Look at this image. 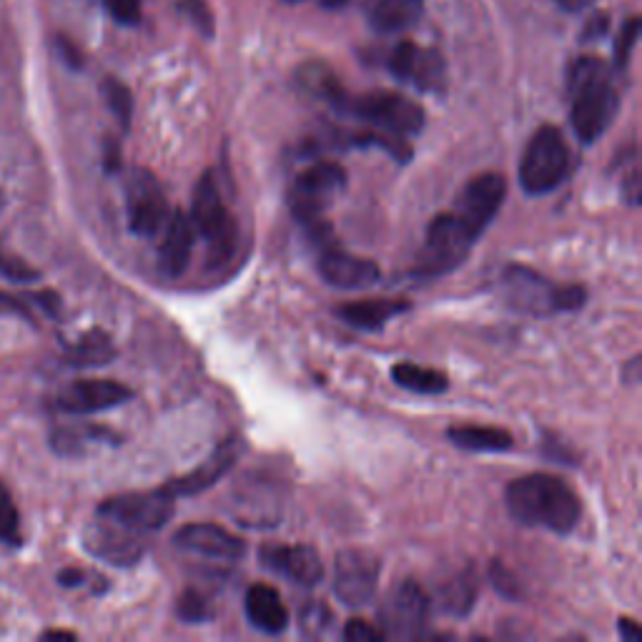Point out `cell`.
I'll return each mask as SVG.
<instances>
[{
  "mask_svg": "<svg viewBox=\"0 0 642 642\" xmlns=\"http://www.w3.org/2000/svg\"><path fill=\"white\" fill-rule=\"evenodd\" d=\"M174 545L181 552H186V555L213 560V562H226V565L229 562L241 560L246 552L244 540L211 522L184 524V528L174 534Z\"/></svg>",
  "mask_w": 642,
  "mask_h": 642,
  "instance_id": "cell-17",
  "label": "cell"
},
{
  "mask_svg": "<svg viewBox=\"0 0 642 642\" xmlns=\"http://www.w3.org/2000/svg\"><path fill=\"white\" fill-rule=\"evenodd\" d=\"M244 610L248 622L264 635H281L289 628V610L276 587L256 583L246 590Z\"/></svg>",
  "mask_w": 642,
  "mask_h": 642,
  "instance_id": "cell-21",
  "label": "cell"
},
{
  "mask_svg": "<svg viewBox=\"0 0 642 642\" xmlns=\"http://www.w3.org/2000/svg\"><path fill=\"white\" fill-rule=\"evenodd\" d=\"M101 93H103L106 106H109V111L115 115V121L121 123V129L129 131L131 119H133V96L129 91V86L123 84V80L109 76V78H103Z\"/></svg>",
  "mask_w": 642,
  "mask_h": 642,
  "instance_id": "cell-31",
  "label": "cell"
},
{
  "mask_svg": "<svg viewBox=\"0 0 642 642\" xmlns=\"http://www.w3.org/2000/svg\"><path fill=\"white\" fill-rule=\"evenodd\" d=\"M346 189V171L334 160H317L307 166L305 171L297 174L287 201L294 213V219L305 226H314L324 221L326 211L334 207V201Z\"/></svg>",
  "mask_w": 642,
  "mask_h": 642,
  "instance_id": "cell-7",
  "label": "cell"
},
{
  "mask_svg": "<svg viewBox=\"0 0 642 642\" xmlns=\"http://www.w3.org/2000/svg\"><path fill=\"white\" fill-rule=\"evenodd\" d=\"M339 113L352 115L364 126L389 133V136L409 139L424 129V111L412 98L389 91H374L364 96H350L336 109Z\"/></svg>",
  "mask_w": 642,
  "mask_h": 642,
  "instance_id": "cell-5",
  "label": "cell"
},
{
  "mask_svg": "<svg viewBox=\"0 0 642 642\" xmlns=\"http://www.w3.org/2000/svg\"><path fill=\"white\" fill-rule=\"evenodd\" d=\"M181 11L186 15L193 18L196 29H199L201 33L211 35V31H213V18H211L209 8H207V3H203V0H181Z\"/></svg>",
  "mask_w": 642,
  "mask_h": 642,
  "instance_id": "cell-41",
  "label": "cell"
},
{
  "mask_svg": "<svg viewBox=\"0 0 642 642\" xmlns=\"http://www.w3.org/2000/svg\"><path fill=\"white\" fill-rule=\"evenodd\" d=\"M133 397V391L113 379H76L64 387L53 399L58 412L70 417H86L106 409L121 407Z\"/></svg>",
  "mask_w": 642,
  "mask_h": 642,
  "instance_id": "cell-16",
  "label": "cell"
},
{
  "mask_svg": "<svg viewBox=\"0 0 642 642\" xmlns=\"http://www.w3.org/2000/svg\"><path fill=\"white\" fill-rule=\"evenodd\" d=\"M321 5L326 8V11H339V8H344L350 0H319Z\"/></svg>",
  "mask_w": 642,
  "mask_h": 642,
  "instance_id": "cell-51",
  "label": "cell"
},
{
  "mask_svg": "<svg viewBox=\"0 0 642 642\" xmlns=\"http://www.w3.org/2000/svg\"><path fill=\"white\" fill-rule=\"evenodd\" d=\"M176 615L189 626H199V622H209L213 618L211 605L207 602V597L196 590H186L181 597H178L176 605Z\"/></svg>",
  "mask_w": 642,
  "mask_h": 642,
  "instance_id": "cell-33",
  "label": "cell"
},
{
  "mask_svg": "<svg viewBox=\"0 0 642 642\" xmlns=\"http://www.w3.org/2000/svg\"><path fill=\"white\" fill-rule=\"evenodd\" d=\"M424 13V0H377L369 23L377 33L409 31Z\"/></svg>",
  "mask_w": 642,
  "mask_h": 642,
  "instance_id": "cell-25",
  "label": "cell"
},
{
  "mask_svg": "<svg viewBox=\"0 0 642 642\" xmlns=\"http://www.w3.org/2000/svg\"><path fill=\"white\" fill-rule=\"evenodd\" d=\"M196 244V229L189 213L171 211V219L160 234L158 246V269L166 279H178L186 269H189L191 254Z\"/></svg>",
  "mask_w": 642,
  "mask_h": 642,
  "instance_id": "cell-20",
  "label": "cell"
},
{
  "mask_svg": "<svg viewBox=\"0 0 642 642\" xmlns=\"http://www.w3.org/2000/svg\"><path fill=\"white\" fill-rule=\"evenodd\" d=\"M33 305L29 297H15V294L0 291V314H13L25 321H33Z\"/></svg>",
  "mask_w": 642,
  "mask_h": 642,
  "instance_id": "cell-40",
  "label": "cell"
},
{
  "mask_svg": "<svg viewBox=\"0 0 642 642\" xmlns=\"http://www.w3.org/2000/svg\"><path fill=\"white\" fill-rule=\"evenodd\" d=\"M381 562L369 550H342L334 565V595L346 608H364L377 597Z\"/></svg>",
  "mask_w": 642,
  "mask_h": 642,
  "instance_id": "cell-12",
  "label": "cell"
},
{
  "mask_svg": "<svg viewBox=\"0 0 642 642\" xmlns=\"http://www.w3.org/2000/svg\"><path fill=\"white\" fill-rule=\"evenodd\" d=\"M342 635H344V640H350V642H381V640H387V635L381 632V628L372 626V622L359 620V618H354V620L346 622Z\"/></svg>",
  "mask_w": 642,
  "mask_h": 642,
  "instance_id": "cell-39",
  "label": "cell"
},
{
  "mask_svg": "<svg viewBox=\"0 0 642 642\" xmlns=\"http://www.w3.org/2000/svg\"><path fill=\"white\" fill-rule=\"evenodd\" d=\"M475 244L477 239L469 234L467 226L452 211H444L440 217H434L432 224L427 226L424 244L419 248L412 274L417 279H440V276H447L467 262Z\"/></svg>",
  "mask_w": 642,
  "mask_h": 642,
  "instance_id": "cell-6",
  "label": "cell"
},
{
  "mask_svg": "<svg viewBox=\"0 0 642 642\" xmlns=\"http://www.w3.org/2000/svg\"><path fill=\"white\" fill-rule=\"evenodd\" d=\"M56 51H58V56L64 58V64L68 68H74V70L84 68V53H80L76 43L68 41L66 35H58V38H56Z\"/></svg>",
  "mask_w": 642,
  "mask_h": 642,
  "instance_id": "cell-43",
  "label": "cell"
},
{
  "mask_svg": "<svg viewBox=\"0 0 642 642\" xmlns=\"http://www.w3.org/2000/svg\"><path fill=\"white\" fill-rule=\"evenodd\" d=\"M608 29H610V18H608V13H597V15H593L590 21H587V25H585V31H583V41H597V38H602L605 33H608Z\"/></svg>",
  "mask_w": 642,
  "mask_h": 642,
  "instance_id": "cell-44",
  "label": "cell"
},
{
  "mask_svg": "<svg viewBox=\"0 0 642 642\" xmlns=\"http://www.w3.org/2000/svg\"><path fill=\"white\" fill-rule=\"evenodd\" d=\"M297 86L307 96L329 103L332 109H339L346 98L342 80L336 78L334 70L326 64H321V60H309V64L297 68Z\"/></svg>",
  "mask_w": 642,
  "mask_h": 642,
  "instance_id": "cell-24",
  "label": "cell"
},
{
  "mask_svg": "<svg viewBox=\"0 0 642 642\" xmlns=\"http://www.w3.org/2000/svg\"><path fill=\"white\" fill-rule=\"evenodd\" d=\"M321 252L317 256V272L329 287L342 291L369 289L379 281V266L372 258L354 256L339 248L332 239L319 241Z\"/></svg>",
  "mask_w": 642,
  "mask_h": 642,
  "instance_id": "cell-15",
  "label": "cell"
},
{
  "mask_svg": "<svg viewBox=\"0 0 642 642\" xmlns=\"http://www.w3.org/2000/svg\"><path fill=\"white\" fill-rule=\"evenodd\" d=\"M115 356V346L111 336L101 329H91L84 336H78L66 350V362L70 367H103Z\"/></svg>",
  "mask_w": 642,
  "mask_h": 642,
  "instance_id": "cell-28",
  "label": "cell"
},
{
  "mask_svg": "<svg viewBox=\"0 0 642 642\" xmlns=\"http://www.w3.org/2000/svg\"><path fill=\"white\" fill-rule=\"evenodd\" d=\"M499 287H502V297L507 305L530 317L577 311L587 299L585 289L577 287V284H555L540 272L520 264L505 266Z\"/></svg>",
  "mask_w": 642,
  "mask_h": 642,
  "instance_id": "cell-3",
  "label": "cell"
},
{
  "mask_svg": "<svg viewBox=\"0 0 642 642\" xmlns=\"http://www.w3.org/2000/svg\"><path fill=\"white\" fill-rule=\"evenodd\" d=\"M409 84H414L424 93H440L444 88V58L440 53L419 48V58Z\"/></svg>",
  "mask_w": 642,
  "mask_h": 642,
  "instance_id": "cell-30",
  "label": "cell"
},
{
  "mask_svg": "<svg viewBox=\"0 0 642 642\" xmlns=\"http://www.w3.org/2000/svg\"><path fill=\"white\" fill-rule=\"evenodd\" d=\"M432 600L414 579H405L391 587L379 605V628L387 638L412 640L422 638L430 622Z\"/></svg>",
  "mask_w": 642,
  "mask_h": 642,
  "instance_id": "cell-11",
  "label": "cell"
},
{
  "mask_svg": "<svg viewBox=\"0 0 642 642\" xmlns=\"http://www.w3.org/2000/svg\"><path fill=\"white\" fill-rule=\"evenodd\" d=\"M126 217L129 229L141 239H158L171 219L166 191L158 178L146 168H131L126 174Z\"/></svg>",
  "mask_w": 642,
  "mask_h": 642,
  "instance_id": "cell-9",
  "label": "cell"
},
{
  "mask_svg": "<svg viewBox=\"0 0 642 642\" xmlns=\"http://www.w3.org/2000/svg\"><path fill=\"white\" fill-rule=\"evenodd\" d=\"M103 166L109 174H115L121 168V151H119V144H115V141H106Z\"/></svg>",
  "mask_w": 642,
  "mask_h": 642,
  "instance_id": "cell-46",
  "label": "cell"
},
{
  "mask_svg": "<svg viewBox=\"0 0 642 642\" xmlns=\"http://www.w3.org/2000/svg\"><path fill=\"white\" fill-rule=\"evenodd\" d=\"M171 495L164 492V487L154 492H126L115 495L98 507V517H106L121 528H129L139 534H154L160 528H166L174 517Z\"/></svg>",
  "mask_w": 642,
  "mask_h": 642,
  "instance_id": "cell-10",
  "label": "cell"
},
{
  "mask_svg": "<svg viewBox=\"0 0 642 642\" xmlns=\"http://www.w3.org/2000/svg\"><path fill=\"white\" fill-rule=\"evenodd\" d=\"M417 58H419V46H414L412 41H401L389 58L391 76L399 78V80H407L409 84V80H412V74H414Z\"/></svg>",
  "mask_w": 642,
  "mask_h": 642,
  "instance_id": "cell-34",
  "label": "cell"
},
{
  "mask_svg": "<svg viewBox=\"0 0 642 642\" xmlns=\"http://www.w3.org/2000/svg\"><path fill=\"white\" fill-rule=\"evenodd\" d=\"M103 5L115 23L136 25L141 21V5H144V0H103Z\"/></svg>",
  "mask_w": 642,
  "mask_h": 642,
  "instance_id": "cell-37",
  "label": "cell"
},
{
  "mask_svg": "<svg viewBox=\"0 0 642 642\" xmlns=\"http://www.w3.org/2000/svg\"><path fill=\"white\" fill-rule=\"evenodd\" d=\"M507 510L520 524L569 534L583 514V502L573 487L555 475H524L505 489Z\"/></svg>",
  "mask_w": 642,
  "mask_h": 642,
  "instance_id": "cell-1",
  "label": "cell"
},
{
  "mask_svg": "<svg viewBox=\"0 0 642 642\" xmlns=\"http://www.w3.org/2000/svg\"><path fill=\"white\" fill-rule=\"evenodd\" d=\"M84 545L93 557L115 567H131L146 555V534L121 528L106 517H98L84 532Z\"/></svg>",
  "mask_w": 642,
  "mask_h": 642,
  "instance_id": "cell-14",
  "label": "cell"
},
{
  "mask_svg": "<svg viewBox=\"0 0 642 642\" xmlns=\"http://www.w3.org/2000/svg\"><path fill=\"white\" fill-rule=\"evenodd\" d=\"M0 274L8 276L11 281H35L38 279V272L31 269L29 264L18 262V258L11 256H0Z\"/></svg>",
  "mask_w": 642,
  "mask_h": 642,
  "instance_id": "cell-42",
  "label": "cell"
},
{
  "mask_svg": "<svg viewBox=\"0 0 642 642\" xmlns=\"http://www.w3.org/2000/svg\"><path fill=\"white\" fill-rule=\"evenodd\" d=\"M41 638L43 640H76L74 632H68V630H48V632H43Z\"/></svg>",
  "mask_w": 642,
  "mask_h": 642,
  "instance_id": "cell-50",
  "label": "cell"
},
{
  "mask_svg": "<svg viewBox=\"0 0 642 642\" xmlns=\"http://www.w3.org/2000/svg\"><path fill=\"white\" fill-rule=\"evenodd\" d=\"M489 577H492V585L495 590L507 597V600H520V583H517V577L507 569L502 562H492V567H489Z\"/></svg>",
  "mask_w": 642,
  "mask_h": 642,
  "instance_id": "cell-36",
  "label": "cell"
},
{
  "mask_svg": "<svg viewBox=\"0 0 642 642\" xmlns=\"http://www.w3.org/2000/svg\"><path fill=\"white\" fill-rule=\"evenodd\" d=\"M409 309H412V305L407 299H362L336 307L334 314L346 326L359 329V332H379L391 319L401 317Z\"/></svg>",
  "mask_w": 642,
  "mask_h": 642,
  "instance_id": "cell-22",
  "label": "cell"
},
{
  "mask_svg": "<svg viewBox=\"0 0 642 642\" xmlns=\"http://www.w3.org/2000/svg\"><path fill=\"white\" fill-rule=\"evenodd\" d=\"M447 436L452 444L467 452H507L512 450V434L499 427H477V424H460L450 427Z\"/></svg>",
  "mask_w": 642,
  "mask_h": 642,
  "instance_id": "cell-26",
  "label": "cell"
},
{
  "mask_svg": "<svg viewBox=\"0 0 642 642\" xmlns=\"http://www.w3.org/2000/svg\"><path fill=\"white\" fill-rule=\"evenodd\" d=\"M569 98L573 111L569 121L583 144H595L612 126L620 109V93L612 86L608 68L600 58L583 56L569 68Z\"/></svg>",
  "mask_w": 642,
  "mask_h": 642,
  "instance_id": "cell-2",
  "label": "cell"
},
{
  "mask_svg": "<svg viewBox=\"0 0 642 642\" xmlns=\"http://www.w3.org/2000/svg\"><path fill=\"white\" fill-rule=\"evenodd\" d=\"M119 434L106 430V427L96 424H70V427H56L51 434V447L64 457H78L86 454L93 444H119Z\"/></svg>",
  "mask_w": 642,
  "mask_h": 642,
  "instance_id": "cell-23",
  "label": "cell"
},
{
  "mask_svg": "<svg viewBox=\"0 0 642 642\" xmlns=\"http://www.w3.org/2000/svg\"><path fill=\"white\" fill-rule=\"evenodd\" d=\"M622 196H626L628 203H632V207H638L640 203V174H638V168H632L630 176L622 181Z\"/></svg>",
  "mask_w": 642,
  "mask_h": 642,
  "instance_id": "cell-45",
  "label": "cell"
},
{
  "mask_svg": "<svg viewBox=\"0 0 642 642\" xmlns=\"http://www.w3.org/2000/svg\"><path fill=\"white\" fill-rule=\"evenodd\" d=\"M287 3H299V0H287Z\"/></svg>",
  "mask_w": 642,
  "mask_h": 642,
  "instance_id": "cell-52",
  "label": "cell"
},
{
  "mask_svg": "<svg viewBox=\"0 0 642 642\" xmlns=\"http://www.w3.org/2000/svg\"><path fill=\"white\" fill-rule=\"evenodd\" d=\"M239 460V442L236 440H229V442H221L217 450L211 452V457H207L201 462L199 467H193L191 472H186V475L176 477L164 485V492L171 495L174 499L178 497H196L201 492H207L217 482H221V477L229 475V469L234 467V462Z\"/></svg>",
  "mask_w": 642,
  "mask_h": 642,
  "instance_id": "cell-19",
  "label": "cell"
},
{
  "mask_svg": "<svg viewBox=\"0 0 642 642\" xmlns=\"http://www.w3.org/2000/svg\"><path fill=\"white\" fill-rule=\"evenodd\" d=\"M329 626H332V612H329L324 605H309V608L301 612V628H305L307 635H324Z\"/></svg>",
  "mask_w": 642,
  "mask_h": 642,
  "instance_id": "cell-38",
  "label": "cell"
},
{
  "mask_svg": "<svg viewBox=\"0 0 642 642\" xmlns=\"http://www.w3.org/2000/svg\"><path fill=\"white\" fill-rule=\"evenodd\" d=\"M84 579L86 575L80 573V569H64V573L58 575V583L64 587H78V585H84Z\"/></svg>",
  "mask_w": 642,
  "mask_h": 642,
  "instance_id": "cell-48",
  "label": "cell"
},
{
  "mask_svg": "<svg viewBox=\"0 0 642 642\" xmlns=\"http://www.w3.org/2000/svg\"><path fill=\"white\" fill-rule=\"evenodd\" d=\"M569 151L557 126H540L530 139L520 160V186L530 196H545L565 181Z\"/></svg>",
  "mask_w": 642,
  "mask_h": 642,
  "instance_id": "cell-8",
  "label": "cell"
},
{
  "mask_svg": "<svg viewBox=\"0 0 642 642\" xmlns=\"http://www.w3.org/2000/svg\"><path fill=\"white\" fill-rule=\"evenodd\" d=\"M638 35H640V21H638V15H632V18H628V23L622 25L618 41H615V68L618 70L628 66L630 53L638 43Z\"/></svg>",
  "mask_w": 642,
  "mask_h": 642,
  "instance_id": "cell-35",
  "label": "cell"
},
{
  "mask_svg": "<svg viewBox=\"0 0 642 642\" xmlns=\"http://www.w3.org/2000/svg\"><path fill=\"white\" fill-rule=\"evenodd\" d=\"M479 583L475 569H465V573L454 575L450 583H444L440 590V605L442 610L452 615V618H467L477 602Z\"/></svg>",
  "mask_w": 642,
  "mask_h": 642,
  "instance_id": "cell-29",
  "label": "cell"
},
{
  "mask_svg": "<svg viewBox=\"0 0 642 642\" xmlns=\"http://www.w3.org/2000/svg\"><path fill=\"white\" fill-rule=\"evenodd\" d=\"M0 542L18 545L21 542V514L13 502V495L5 485H0Z\"/></svg>",
  "mask_w": 642,
  "mask_h": 642,
  "instance_id": "cell-32",
  "label": "cell"
},
{
  "mask_svg": "<svg viewBox=\"0 0 642 642\" xmlns=\"http://www.w3.org/2000/svg\"><path fill=\"white\" fill-rule=\"evenodd\" d=\"M391 379H395L401 389L412 391V395H424V397L442 395V391H447L450 387L447 374L440 369L419 367V364H412V362H397L395 367H391Z\"/></svg>",
  "mask_w": 642,
  "mask_h": 642,
  "instance_id": "cell-27",
  "label": "cell"
},
{
  "mask_svg": "<svg viewBox=\"0 0 642 642\" xmlns=\"http://www.w3.org/2000/svg\"><path fill=\"white\" fill-rule=\"evenodd\" d=\"M593 3L595 0H557V5L567 13H579V11H585V8H590Z\"/></svg>",
  "mask_w": 642,
  "mask_h": 642,
  "instance_id": "cell-49",
  "label": "cell"
},
{
  "mask_svg": "<svg viewBox=\"0 0 642 642\" xmlns=\"http://www.w3.org/2000/svg\"><path fill=\"white\" fill-rule=\"evenodd\" d=\"M258 562L299 587H317L324 577V565L311 545H264L258 550Z\"/></svg>",
  "mask_w": 642,
  "mask_h": 642,
  "instance_id": "cell-18",
  "label": "cell"
},
{
  "mask_svg": "<svg viewBox=\"0 0 642 642\" xmlns=\"http://www.w3.org/2000/svg\"><path fill=\"white\" fill-rule=\"evenodd\" d=\"M191 221L196 236L207 244V262L213 269L231 262L239 246V226L234 213L229 211L224 196L219 191L213 171H203L193 189V209Z\"/></svg>",
  "mask_w": 642,
  "mask_h": 642,
  "instance_id": "cell-4",
  "label": "cell"
},
{
  "mask_svg": "<svg viewBox=\"0 0 642 642\" xmlns=\"http://www.w3.org/2000/svg\"><path fill=\"white\" fill-rule=\"evenodd\" d=\"M618 632H620V638H622V640H628V642L640 640V638H642L640 626H638L635 620H630V618H620V620H618Z\"/></svg>",
  "mask_w": 642,
  "mask_h": 642,
  "instance_id": "cell-47",
  "label": "cell"
},
{
  "mask_svg": "<svg viewBox=\"0 0 642 642\" xmlns=\"http://www.w3.org/2000/svg\"><path fill=\"white\" fill-rule=\"evenodd\" d=\"M507 196V178L497 171H487L472 178V181L462 189L457 207L452 209L462 224L475 239L485 234L487 226L492 224L495 217L502 209Z\"/></svg>",
  "mask_w": 642,
  "mask_h": 642,
  "instance_id": "cell-13",
  "label": "cell"
}]
</instances>
